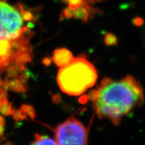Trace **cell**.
I'll return each instance as SVG.
<instances>
[{
    "label": "cell",
    "mask_w": 145,
    "mask_h": 145,
    "mask_svg": "<svg viewBox=\"0 0 145 145\" xmlns=\"http://www.w3.org/2000/svg\"><path fill=\"white\" fill-rule=\"evenodd\" d=\"M89 98L97 116L114 125L120 124L122 118L145 102L142 86L130 75L117 81L104 77Z\"/></svg>",
    "instance_id": "1"
},
{
    "label": "cell",
    "mask_w": 145,
    "mask_h": 145,
    "mask_svg": "<svg viewBox=\"0 0 145 145\" xmlns=\"http://www.w3.org/2000/svg\"><path fill=\"white\" fill-rule=\"evenodd\" d=\"M97 77V70L93 65L85 58L77 57L59 69L57 81L63 93L79 96L95 86Z\"/></svg>",
    "instance_id": "2"
},
{
    "label": "cell",
    "mask_w": 145,
    "mask_h": 145,
    "mask_svg": "<svg viewBox=\"0 0 145 145\" xmlns=\"http://www.w3.org/2000/svg\"><path fill=\"white\" fill-rule=\"evenodd\" d=\"M33 18L32 12L22 5L0 0V39L15 40L31 33L29 24Z\"/></svg>",
    "instance_id": "3"
},
{
    "label": "cell",
    "mask_w": 145,
    "mask_h": 145,
    "mask_svg": "<svg viewBox=\"0 0 145 145\" xmlns=\"http://www.w3.org/2000/svg\"><path fill=\"white\" fill-rule=\"evenodd\" d=\"M29 39V34L15 40L0 39V68L11 64L24 66L30 62L32 50Z\"/></svg>",
    "instance_id": "4"
},
{
    "label": "cell",
    "mask_w": 145,
    "mask_h": 145,
    "mask_svg": "<svg viewBox=\"0 0 145 145\" xmlns=\"http://www.w3.org/2000/svg\"><path fill=\"white\" fill-rule=\"evenodd\" d=\"M58 145H88V131L80 121L69 118L54 130Z\"/></svg>",
    "instance_id": "5"
},
{
    "label": "cell",
    "mask_w": 145,
    "mask_h": 145,
    "mask_svg": "<svg viewBox=\"0 0 145 145\" xmlns=\"http://www.w3.org/2000/svg\"><path fill=\"white\" fill-rule=\"evenodd\" d=\"M73 59L74 57L72 52L69 50L64 48L54 50L52 57L53 63L60 68L69 65Z\"/></svg>",
    "instance_id": "6"
},
{
    "label": "cell",
    "mask_w": 145,
    "mask_h": 145,
    "mask_svg": "<svg viewBox=\"0 0 145 145\" xmlns=\"http://www.w3.org/2000/svg\"><path fill=\"white\" fill-rule=\"evenodd\" d=\"M30 145H58L56 141L51 138L36 134L35 139Z\"/></svg>",
    "instance_id": "7"
},
{
    "label": "cell",
    "mask_w": 145,
    "mask_h": 145,
    "mask_svg": "<svg viewBox=\"0 0 145 145\" xmlns=\"http://www.w3.org/2000/svg\"><path fill=\"white\" fill-rule=\"evenodd\" d=\"M105 44L108 46H113V45H116L118 43V40L116 36L114 34L108 32L106 34L104 38Z\"/></svg>",
    "instance_id": "8"
},
{
    "label": "cell",
    "mask_w": 145,
    "mask_h": 145,
    "mask_svg": "<svg viewBox=\"0 0 145 145\" xmlns=\"http://www.w3.org/2000/svg\"><path fill=\"white\" fill-rule=\"evenodd\" d=\"M63 1L67 3L69 8L73 10H75L76 9L80 7L83 2V0H63Z\"/></svg>",
    "instance_id": "9"
},
{
    "label": "cell",
    "mask_w": 145,
    "mask_h": 145,
    "mask_svg": "<svg viewBox=\"0 0 145 145\" xmlns=\"http://www.w3.org/2000/svg\"><path fill=\"white\" fill-rule=\"evenodd\" d=\"M73 13H74V10H72L67 7L63 10L62 15H61V17L63 16L64 18H73Z\"/></svg>",
    "instance_id": "10"
},
{
    "label": "cell",
    "mask_w": 145,
    "mask_h": 145,
    "mask_svg": "<svg viewBox=\"0 0 145 145\" xmlns=\"http://www.w3.org/2000/svg\"><path fill=\"white\" fill-rule=\"evenodd\" d=\"M85 1H86L88 3H92L93 4V3L101 2V1H104V0H85Z\"/></svg>",
    "instance_id": "11"
}]
</instances>
